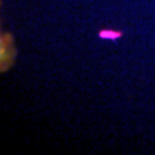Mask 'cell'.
<instances>
[{"label":"cell","instance_id":"6da1fadb","mask_svg":"<svg viewBox=\"0 0 155 155\" xmlns=\"http://www.w3.org/2000/svg\"><path fill=\"white\" fill-rule=\"evenodd\" d=\"M16 56V48L13 45L10 33H2V72H6Z\"/></svg>","mask_w":155,"mask_h":155},{"label":"cell","instance_id":"7a4b0ae2","mask_svg":"<svg viewBox=\"0 0 155 155\" xmlns=\"http://www.w3.org/2000/svg\"><path fill=\"white\" fill-rule=\"evenodd\" d=\"M98 36L102 39H111V40H114V39L122 38L124 33L122 32H115V30H101L99 33H98Z\"/></svg>","mask_w":155,"mask_h":155}]
</instances>
